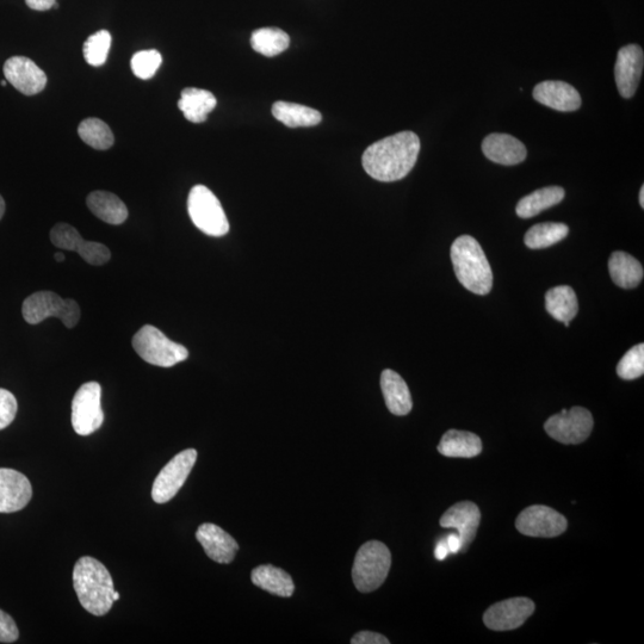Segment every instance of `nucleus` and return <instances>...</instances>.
Segmentation results:
<instances>
[{
    "instance_id": "nucleus-1",
    "label": "nucleus",
    "mask_w": 644,
    "mask_h": 644,
    "mask_svg": "<svg viewBox=\"0 0 644 644\" xmlns=\"http://www.w3.org/2000/svg\"><path fill=\"white\" fill-rule=\"evenodd\" d=\"M420 139L413 132H401L375 142L365 150L362 164L371 178L396 182L405 178L416 165Z\"/></svg>"
},
{
    "instance_id": "nucleus-2",
    "label": "nucleus",
    "mask_w": 644,
    "mask_h": 644,
    "mask_svg": "<svg viewBox=\"0 0 644 644\" xmlns=\"http://www.w3.org/2000/svg\"><path fill=\"white\" fill-rule=\"evenodd\" d=\"M73 586L79 603L91 615L101 617L113 608L114 581L103 563L84 556L74 566Z\"/></svg>"
},
{
    "instance_id": "nucleus-3",
    "label": "nucleus",
    "mask_w": 644,
    "mask_h": 644,
    "mask_svg": "<svg viewBox=\"0 0 644 644\" xmlns=\"http://www.w3.org/2000/svg\"><path fill=\"white\" fill-rule=\"evenodd\" d=\"M457 280L474 294L487 295L493 287V272L482 247L470 235H462L451 246Z\"/></svg>"
},
{
    "instance_id": "nucleus-4",
    "label": "nucleus",
    "mask_w": 644,
    "mask_h": 644,
    "mask_svg": "<svg viewBox=\"0 0 644 644\" xmlns=\"http://www.w3.org/2000/svg\"><path fill=\"white\" fill-rule=\"evenodd\" d=\"M392 566V554L386 544L370 541L361 548L355 557L352 579L359 592H374L386 581Z\"/></svg>"
},
{
    "instance_id": "nucleus-5",
    "label": "nucleus",
    "mask_w": 644,
    "mask_h": 644,
    "mask_svg": "<svg viewBox=\"0 0 644 644\" xmlns=\"http://www.w3.org/2000/svg\"><path fill=\"white\" fill-rule=\"evenodd\" d=\"M133 348L145 362L160 368L175 367L189 357L185 346L172 342L157 327L146 325L136 332Z\"/></svg>"
},
{
    "instance_id": "nucleus-6",
    "label": "nucleus",
    "mask_w": 644,
    "mask_h": 644,
    "mask_svg": "<svg viewBox=\"0 0 644 644\" xmlns=\"http://www.w3.org/2000/svg\"><path fill=\"white\" fill-rule=\"evenodd\" d=\"M22 314L30 325H37L48 318H58L67 328L76 327L80 319V307L72 299H63L53 291H39L23 302Z\"/></svg>"
},
{
    "instance_id": "nucleus-7",
    "label": "nucleus",
    "mask_w": 644,
    "mask_h": 644,
    "mask_svg": "<svg viewBox=\"0 0 644 644\" xmlns=\"http://www.w3.org/2000/svg\"><path fill=\"white\" fill-rule=\"evenodd\" d=\"M188 212L194 225L210 237H224L229 232V222L219 198L204 185L191 189Z\"/></svg>"
},
{
    "instance_id": "nucleus-8",
    "label": "nucleus",
    "mask_w": 644,
    "mask_h": 644,
    "mask_svg": "<svg viewBox=\"0 0 644 644\" xmlns=\"http://www.w3.org/2000/svg\"><path fill=\"white\" fill-rule=\"evenodd\" d=\"M102 387L97 382L85 383L72 401V426L79 436H90L103 425Z\"/></svg>"
},
{
    "instance_id": "nucleus-9",
    "label": "nucleus",
    "mask_w": 644,
    "mask_h": 644,
    "mask_svg": "<svg viewBox=\"0 0 644 644\" xmlns=\"http://www.w3.org/2000/svg\"><path fill=\"white\" fill-rule=\"evenodd\" d=\"M197 460V451L187 449L166 464L154 480L152 498L157 504H165L175 498L189 478Z\"/></svg>"
},
{
    "instance_id": "nucleus-10",
    "label": "nucleus",
    "mask_w": 644,
    "mask_h": 644,
    "mask_svg": "<svg viewBox=\"0 0 644 644\" xmlns=\"http://www.w3.org/2000/svg\"><path fill=\"white\" fill-rule=\"evenodd\" d=\"M593 425L590 411L584 407H573L550 417L544 424V430L559 443L580 444L590 437Z\"/></svg>"
},
{
    "instance_id": "nucleus-11",
    "label": "nucleus",
    "mask_w": 644,
    "mask_h": 644,
    "mask_svg": "<svg viewBox=\"0 0 644 644\" xmlns=\"http://www.w3.org/2000/svg\"><path fill=\"white\" fill-rule=\"evenodd\" d=\"M567 526V519L561 513L543 505L528 507L516 520L520 534L529 537H557L567 530Z\"/></svg>"
},
{
    "instance_id": "nucleus-12",
    "label": "nucleus",
    "mask_w": 644,
    "mask_h": 644,
    "mask_svg": "<svg viewBox=\"0 0 644 644\" xmlns=\"http://www.w3.org/2000/svg\"><path fill=\"white\" fill-rule=\"evenodd\" d=\"M51 241L58 249L77 252L90 265H104L111 258L107 246L95 241H86L71 225H55L51 231Z\"/></svg>"
},
{
    "instance_id": "nucleus-13",
    "label": "nucleus",
    "mask_w": 644,
    "mask_h": 644,
    "mask_svg": "<svg viewBox=\"0 0 644 644\" xmlns=\"http://www.w3.org/2000/svg\"><path fill=\"white\" fill-rule=\"evenodd\" d=\"M535 603L529 598H511L494 604L483 615V623L494 631L516 630L535 612Z\"/></svg>"
},
{
    "instance_id": "nucleus-14",
    "label": "nucleus",
    "mask_w": 644,
    "mask_h": 644,
    "mask_svg": "<svg viewBox=\"0 0 644 644\" xmlns=\"http://www.w3.org/2000/svg\"><path fill=\"white\" fill-rule=\"evenodd\" d=\"M3 70L6 80L23 95L34 96L46 88V73L29 58L12 57L5 61Z\"/></svg>"
},
{
    "instance_id": "nucleus-15",
    "label": "nucleus",
    "mask_w": 644,
    "mask_h": 644,
    "mask_svg": "<svg viewBox=\"0 0 644 644\" xmlns=\"http://www.w3.org/2000/svg\"><path fill=\"white\" fill-rule=\"evenodd\" d=\"M644 65L642 48L628 45L619 49L615 66V77L619 95L631 98L639 88Z\"/></svg>"
},
{
    "instance_id": "nucleus-16",
    "label": "nucleus",
    "mask_w": 644,
    "mask_h": 644,
    "mask_svg": "<svg viewBox=\"0 0 644 644\" xmlns=\"http://www.w3.org/2000/svg\"><path fill=\"white\" fill-rule=\"evenodd\" d=\"M33 497L32 483L17 470L0 468V513L21 511Z\"/></svg>"
},
{
    "instance_id": "nucleus-17",
    "label": "nucleus",
    "mask_w": 644,
    "mask_h": 644,
    "mask_svg": "<svg viewBox=\"0 0 644 644\" xmlns=\"http://www.w3.org/2000/svg\"><path fill=\"white\" fill-rule=\"evenodd\" d=\"M481 512L472 501H462L451 506L441 518L442 528L456 529L462 540V550L466 551L474 541L479 529Z\"/></svg>"
},
{
    "instance_id": "nucleus-18",
    "label": "nucleus",
    "mask_w": 644,
    "mask_h": 644,
    "mask_svg": "<svg viewBox=\"0 0 644 644\" xmlns=\"http://www.w3.org/2000/svg\"><path fill=\"white\" fill-rule=\"evenodd\" d=\"M196 538L210 559L225 565L234 560L239 550L237 541L215 524H202L196 532Z\"/></svg>"
},
{
    "instance_id": "nucleus-19",
    "label": "nucleus",
    "mask_w": 644,
    "mask_h": 644,
    "mask_svg": "<svg viewBox=\"0 0 644 644\" xmlns=\"http://www.w3.org/2000/svg\"><path fill=\"white\" fill-rule=\"evenodd\" d=\"M532 96L538 103L563 113H571L581 107L579 92L565 82H554V80L542 82L536 86Z\"/></svg>"
},
{
    "instance_id": "nucleus-20",
    "label": "nucleus",
    "mask_w": 644,
    "mask_h": 644,
    "mask_svg": "<svg viewBox=\"0 0 644 644\" xmlns=\"http://www.w3.org/2000/svg\"><path fill=\"white\" fill-rule=\"evenodd\" d=\"M483 154L493 163L513 166L526 159V147L522 141L509 134H491L482 142Z\"/></svg>"
},
{
    "instance_id": "nucleus-21",
    "label": "nucleus",
    "mask_w": 644,
    "mask_h": 644,
    "mask_svg": "<svg viewBox=\"0 0 644 644\" xmlns=\"http://www.w3.org/2000/svg\"><path fill=\"white\" fill-rule=\"evenodd\" d=\"M381 388L390 413L402 417L412 411L413 401L410 389L398 373L390 369L383 371Z\"/></svg>"
},
{
    "instance_id": "nucleus-22",
    "label": "nucleus",
    "mask_w": 644,
    "mask_h": 644,
    "mask_svg": "<svg viewBox=\"0 0 644 644\" xmlns=\"http://www.w3.org/2000/svg\"><path fill=\"white\" fill-rule=\"evenodd\" d=\"M91 213L109 225H122L128 218V209L120 197L108 191H94L86 200Z\"/></svg>"
},
{
    "instance_id": "nucleus-23",
    "label": "nucleus",
    "mask_w": 644,
    "mask_h": 644,
    "mask_svg": "<svg viewBox=\"0 0 644 644\" xmlns=\"http://www.w3.org/2000/svg\"><path fill=\"white\" fill-rule=\"evenodd\" d=\"M216 104H218V101H216L212 92L188 88L182 91L181 99L178 101V108L188 121L202 123L207 121L208 114L212 113Z\"/></svg>"
},
{
    "instance_id": "nucleus-24",
    "label": "nucleus",
    "mask_w": 644,
    "mask_h": 644,
    "mask_svg": "<svg viewBox=\"0 0 644 644\" xmlns=\"http://www.w3.org/2000/svg\"><path fill=\"white\" fill-rule=\"evenodd\" d=\"M438 452L451 458H473L481 454L482 442L475 433L449 430L438 445Z\"/></svg>"
},
{
    "instance_id": "nucleus-25",
    "label": "nucleus",
    "mask_w": 644,
    "mask_h": 644,
    "mask_svg": "<svg viewBox=\"0 0 644 644\" xmlns=\"http://www.w3.org/2000/svg\"><path fill=\"white\" fill-rule=\"evenodd\" d=\"M251 579L253 585L278 597L289 598L295 591L294 581L290 575L275 566L265 565L253 569Z\"/></svg>"
},
{
    "instance_id": "nucleus-26",
    "label": "nucleus",
    "mask_w": 644,
    "mask_h": 644,
    "mask_svg": "<svg viewBox=\"0 0 644 644\" xmlns=\"http://www.w3.org/2000/svg\"><path fill=\"white\" fill-rule=\"evenodd\" d=\"M612 281L623 289H634L643 280V268L639 260L625 252H615L609 260Z\"/></svg>"
},
{
    "instance_id": "nucleus-27",
    "label": "nucleus",
    "mask_w": 644,
    "mask_h": 644,
    "mask_svg": "<svg viewBox=\"0 0 644 644\" xmlns=\"http://www.w3.org/2000/svg\"><path fill=\"white\" fill-rule=\"evenodd\" d=\"M272 115L289 128L318 126L322 116L318 110L308 108L306 105L276 102L272 105Z\"/></svg>"
},
{
    "instance_id": "nucleus-28",
    "label": "nucleus",
    "mask_w": 644,
    "mask_h": 644,
    "mask_svg": "<svg viewBox=\"0 0 644 644\" xmlns=\"http://www.w3.org/2000/svg\"><path fill=\"white\" fill-rule=\"evenodd\" d=\"M565 198V190L560 187H548L525 196L517 204L516 212L519 218L530 219L556 206Z\"/></svg>"
},
{
    "instance_id": "nucleus-29",
    "label": "nucleus",
    "mask_w": 644,
    "mask_h": 644,
    "mask_svg": "<svg viewBox=\"0 0 644 644\" xmlns=\"http://www.w3.org/2000/svg\"><path fill=\"white\" fill-rule=\"evenodd\" d=\"M546 308L551 317L563 324L571 322L579 311L578 297L571 287H555L546 295Z\"/></svg>"
},
{
    "instance_id": "nucleus-30",
    "label": "nucleus",
    "mask_w": 644,
    "mask_h": 644,
    "mask_svg": "<svg viewBox=\"0 0 644 644\" xmlns=\"http://www.w3.org/2000/svg\"><path fill=\"white\" fill-rule=\"evenodd\" d=\"M568 233L569 228L567 225L546 222V224L531 227L525 234L524 243L531 250L547 249V247L560 243L567 237Z\"/></svg>"
},
{
    "instance_id": "nucleus-31",
    "label": "nucleus",
    "mask_w": 644,
    "mask_h": 644,
    "mask_svg": "<svg viewBox=\"0 0 644 644\" xmlns=\"http://www.w3.org/2000/svg\"><path fill=\"white\" fill-rule=\"evenodd\" d=\"M289 45L290 37L278 28L258 29L251 36L252 48L269 58L287 51Z\"/></svg>"
},
{
    "instance_id": "nucleus-32",
    "label": "nucleus",
    "mask_w": 644,
    "mask_h": 644,
    "mask_svg": "<svg viewBox=\"0 0 644 644\" xmlns=\"http://www.w3.org/2000/svg\"><path fill=\"white\" fill-rule=\"evenodd\" d=\"M78 134L86 145L98 151H107L113 147L115 138L110 127L102 120L90 117L78 127Z\"/></svg>"
},
{
    "instance_id": "nucleus-33",
    "label": "nucleus",
    "mask_w": 644,
    "mask_h": 644,
    "mask_svg": "<svg viewBox=\"0 0 644 644\" xmlns=\"http://www.w3.org/2000/svg\"><path fill=\"white\" fill-rule=\"evenodd\" d=\"M111 41L113 39H111V34L108 30H99L96 34L91 35L85 41L83 47L86 63L94 67L103 66L107 63Z\"/></svg>"
},
{
    "instance_id": "nucleus-34",
    "label": "nucleus",
    "mask_w": 644,
    "mask_h": 644,
    "mask_svg": "<svg viewBox=\"0 0 644 644\" xmlns=\"http://www.w3.org/2000/svg\"><path fill=\"white\" fill-rule=\"evenodd\" d=\"M617 374L621 379L631 381L644 374V345L639 344L630 349L617 365Z\"/></svg>"
},
{
    "instance_id": "nucleus-35",
    "label": "nucleus",
    "mask_w": 644,
    "mask_h": 644,
    "mask_svg": "<svg viewBox=\"0 0 644 644\" xmlns=\"http://www.w3.org/2000/svg\"><path fill=\"white\" fill-rule=\"evenodd\" d=\"M161 63H163L161 54L156 49H150V51L135 53L130 66L136 77L148 80L156 76Z\"/></svg>"
},
{
    "instance_id": "nucleus-36",
    "label": "nucleus",
    "mask_w": 644,
    "mask_h": 644,
    "mask_svg": "<svg viewBox=\"0 0 644 644\" xmlns=\"http://www.w3.org/2000/svg\"><path fill=\"white\" fill-rule=\"evenodd\" d=\"M17 408L15 395L0 388V430L6 429L15 420Z\"/></svg>"
},
{
    "instance_id": "nucleus-37",
    "label": "nucleus",
    "mask_w": 644,
    "mask_h": 644,
    "mask_svg": "<svg viewBox=\"0 0 644 644\" xmlns=\"http://www.w3.org/2000/svg\"><path fill=\"white\" fill-rule=\"evenodd\" d=\"M20 636L17 625L8 613L0 610V643H14Z\"/></svg>"
},
{
    "instance_id": "nucleus-38",
    "label": "nucleus",
    "mask_w": 644,
    "mask_h": 644,
    "mask_svg": "<svg viewBox=\"0 0 644 644\" xmlns=\"http://www.w3.org/2000/svg\"><path fill=\"white\" fill-rule=\"evenodd\" d=\"M352 644H389L386 636L373 633V631H361L352 637Z\"/></svg>"
},
{
    "instance_id": "nucleus-39",
    "label": "nucleus",
    "mask_w": 644,
    "mask_h": 644,
    "mask_svg": "<svg viewBox=\"0 0 644 644\" xmlns=\"http://www.w3.org/2000/svg\"><path fill=\"white\" fill-rule=\"evenodd\" d=\"M26 3L30 9L35 11H47L53 8L57 0H26Z\"/></svg>"
},
{
    "instance_id": "nucleus-40",
    "label": "nucleus",
    "mask_w": 644,
    "mask_h": 644,
    "mask_svg": "<svg viewBox=\"0 0 644 644\" xmlns=\"http://www.w3.org/2000/svg\"><path fill=\"white\" fill-rule=\"evenodd\" d=\"M447 540L450 554L460 553L462 550V540L458 534H450L448 537H445Z\"/></svg>"
},
{
    "instance_id": "nucleus-41",
    "label": "nucleus",
    "mask_w": 644,
    "mask_h": 644,
    "mask_svg": "<svg viewBox=\"0 0 644 644\" xmlns=\"http://www.w3.org/2000/svg\"><path fill=\"white\" fill-rule=\"evenodd\" d=\"M450 555V550L448 547L447 540L445 538H442L441 541L437 543L436 549H435V556L438 561H444L447 559V557Z\"/></svg>"
},
{
    "instance_id": "nucleus-42",
    "label": "nucleus",
    "mask_w": 644,
    "mask_h": 644,
    "mask_svg": "<svg viewBox=\"0 0 644 644\" xmlns=\"http://www.w3.org/2000/svg\"><path fill=\"white\" fill-rule=\"evenodd\" d=\"M5 213V202L4 198L0 196V220H2Z\"/></svg>"
},
{
    "instance_id": "nucleus-43",
    "label": "nucleus",
    "mask_w": 644,
    "mask_h": 644,
    "mask_svg": "<svg viewBox=\"0 0 644 644\" xmlns=\"http://www.w3.org/2000/svg\"><path fill=\"white\" fill-rule=\"evenodd\" d=\"M54 258H55V260H57V262L63 263L64 260H65V255H64V253L58 252V253H55Z\"/></svg>"
},
{
    "instance_id": "nucleus-44",
    "label": "nucleus",
    "mask_w": 644,
    "mask_h": 644,
    "mask_svg": "<svg viewBox=\"0 0 644 644\" xmlns=\"http://www.w3.org/2000/svg\"><path fill=\"white\" fill-rule=\"evenodd\" d=\"M640 204L641 207L644 208V187H642L640 191Z\"/></svg>"
},
{
    "instance_id": "nucleus-45",
    "label": "nucleus",
    "mask_w": 644,
    "mask_h": 644,
    "mask_svg": "<svg viewBox=\"0 0 644 644\" xmlns=\"http://www.w3.org/2000/svg\"><path fill=\"white\" fill-rule=\"evenodd\" d=\"M113 599H114V602H117V600L120 599V593L115 591L113 594Z\"/></svg>"
},
{
    "instance_id": "nucleus-46",
    "label": "nucleus",
    "mask_w": 644,
    "mask_h": 644,
    "mask_svg": "<svg viewBox=\"0 0 644 644\" xmlns=\"http://www.w3.org/2000/svg\"><path fill=\"white\" fill-rule=\"evenodd\" d=\"M6 84H8V80H2V82H0V85L2 86H6Z\"/></svg>"
}]
</instances>
